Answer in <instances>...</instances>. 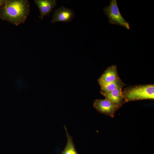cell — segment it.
<instances>
[{
  "label": "cell",
  "instance_id": "obj_1",
  "mask_svg": "<svg viewBox=\"0 0 154 154\" xmlns=\"http://www.w3.org/2000/svg\"><path fill=\"white\" fill-rule=\"evenodd\" d=\"M30 11L28 0H5L4 5L0 8V18L18 26L25 22Z\"/></svg>",
  "mask_w": 154,
  "mask_h": 154
},
{
  "label": "cell",
  "instance_id": "obj_2",
  "mask_svg": "<svg viewBox=\"0 0 154 154\" xmlns=\"http://www.w3.org/2000/svg\"><path fill=\"white\" fill-rule=\"evenodd\" d=\"M125 102L145 99H154V84L136 85L127 87L122 90Z\"/></svg>",
  "mask_w": 154,
  "mask_h": 154
},
{
  "label": "cell",
  "instance_id": "obj_3",
  "mask_svg": "<svg viewBox=\"0 0 154 154\" xmlns=\"http://www.w3.org/2000/svg\"><path fill=\"white\" fill-rule=\"evenodd\" d=\"M108 6L103 8L104 13L107 16L109 23L125 28L129 30L130 27L129 22L126 21L121 14L118 7L117 1L111 0Z\"/></svg>",
  "mask_w": 154,
  "mask_h": 154
},
{
  "label": "cell",
  "instance_id": "obj_4",
  "mask_svg": "<svg viewBox=\"0 0 154 154\" xmlns=\"http://www.w3.org/2000/svg\"><path fill=\"white\" fill-rule=\"evenodd\" d=\"M94 107L99 113L112 117H114L119 108L108 100L97 99L94 102Z\"/></svg>",
  "mask_w": 154,
  "mask_h": 154
},
{
  "label": "cell",
  "instance_id": "obj_5",
  "mask_svg": "<svg viewBox=\"0 0 154 154\" xmlns=\"http://www.w3.org/2000/svg\"><path fill=\"white\" fill-rule=\"evenodd\" d=\"M74 17L72 10L62 6L55 10L51 22L53 23L57 22H68L71 21Z\"/></svg>",
  "mask_w": 154,
  "mask_h": 154
},
{
  "label": "cell",
  "instance_id": "obj_6",
  "mask_svg": "<svg viewBox=\"0 0 154 154\" xmlns=\"http://www.w3.org/2000/svg\"><path fill=\"white\" fill-rule=\"evenodd\" d=\"M120 79L116 65H113L108 67L98 80L100 86L112 82Z\"/></svg>",
  "mask_w": 154,
  "mask_h": 154
},
{
  "label": "cell",
  "instance_id": "obj_7",
  "mask_svg": "<svg viewBox=\"0 0 154 154\" xmlns=\"http://www.w3.org/2000/svg\"><path fill=\"white\" fill-rule=\"evenodd\" d=\"M34 1L39 9L40 12L39 17L42 20L45 16H49L57 4L55 0H35Z\"/></svg>",
  "mask_w": 154,
  "mask_h": 154
},
{
  "label": "cell",
  "instance_id": "obj_8",
  "mask_svg": "<svg viewBox=\"0 0 154 154\" xmlns=\"http://www.w3.org/2000/svg\"><path fill=\"white\" fill-rule=\"evenodd\" d=\"M122 88H116L103 95L119 108L125 103L123 95Z\"/></svg>",
  "mask_w": 154,
  "mask_h": 154
},
{
  "label": "cell",
  "instance_id": "obj_9",
  "mask_svg": "<svg viewBox=\"0 0 154 154\" xmlns=\"http://www.w3.org/2000/svg\"><path fill=\"white\" fill-rule=\"evenodd\" d=\"M126 84L120 78L115 81L101 85L100 93L103 94L109 93L118 88H123Z\"/></svg>",
  "mask_w": 154,
  "mask_h": 154
},
{
  "label": "cell",
  "instance_id": "obj_10",
  "mask_svg": "<svg viewBox=\"0 0 154 154\" xmlns=\"http://www.w3.org/2000/svg\"><path fill=\"white\" fill-rule=\"evenodd\" d=\"M64 128L66 131L67 142L61 154H79L76 151L73 141L72 137L69 134L65 125L64 126Z\"/></svg>",
  "mask_w": 154,
  "mask_h": 154
},
{
  "label": "cell",
  "instance_id": "obj_11",
  "mask_svg": "<svg viewBox=\"0 0 154 154\" xmlns=\"http://www.w3.org/2000/svg\"><path fill=\"white\" fill-rule=\"evenodd\" d=\"M5 0H0V7H3L5 5Z\"/></svg>",
  "mask_w": 154,
  "mask_h": 154
}]
</instances>
